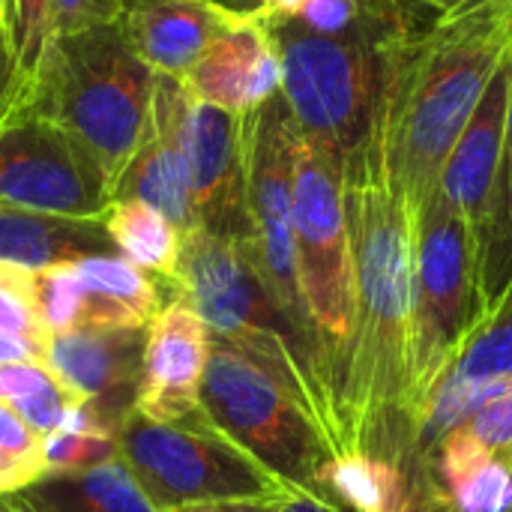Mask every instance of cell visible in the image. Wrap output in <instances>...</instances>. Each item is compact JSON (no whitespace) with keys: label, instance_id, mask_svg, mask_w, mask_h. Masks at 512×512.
<instances>
[{"label":"cell","instance_id":"cell-2","mask_svg":"<svg viewBox=\"0 0 512 512\" xmlns=\"http://www.w3.org/2000/svg\"><path fill=\"white\" fill-rule=\"evenodd\" d=\"M512 45V0H486L384 51V150L411 210L444 165Z\"/></svg>","mask_w":512,"mask_h":512},{"label":"cell","instance_id":"cell-41","mask_svg":"<svg viewBox=\"0 0 512 512\" xmlns=\"http://www.w3.org/2000/svg\"><path fill=\"white\" fill-rule=\"evenodd\" d=\"M0 512H36L24 498L18 495H0Z\"/></svg>","mask_w":512,"mask_h":512},{"label":"cell","instance_id":"cell-8","mask_svg":"<svg viewBox=\"0 0 512 512\" xmlns=\"http://www.w3.org/2000/svg\"><path fill=\"white\" fill-rule=\"evenodd\" d=\"M480 237L435 189L414 210V423L480 324Z\"/></svg>","mask_w":512,"mask_h":512},{"label":"cell","instance_id":"cell-30","mask_svg":"<svg viewBox=\"0 0 512 512\" xmlns=\"http://www.w3.org/2000/svg\"><path fill=\"white\" fill-rule=\"evenodd\" d=\"M117 12H120V0H48V24H45L48 42L57 36L108 27L117 21Z\"/></svg>","mask_w":512,"mask_h":512},{"label":"cell","instance_id":"cell-6","mask_svg":"<svg viewBox=\"0 0 512 512\" xmlns=\"http://www.w3.org/2000/svg\"><path fill=\"white\" fill-rule=\"evenodd\" d=\"M282 63V96L312 144L342 168L381 138L384 51L327 39L288 18H264Z\"/></svg>","mask_w":512,"mask_h":512},{"label":"cell","instance_id":"cell-28","mask_svg":"<svg viewBox=\"0 0 512 512\" xmlns=\"http://www.w3.org/2000/svg\"><path fill=\"white\" fill-rule=\"evenodd\" d=\"M0 330L18 333L45 351L51 333L36 300V270L0 261Z\"/></svg>","mask_w":512,"mask_h":512},{"label":"cell","instance_id":"cell-11","mask_svg":"<svg viewBox=\"0 0 512 512\" xmlns=\"http://www.w3.org/2000/svg\"><path fill=\"white\" fill-rule=\"evenodd\" d=\"M108 207L105 171L66 129L33 111L0 120V210L102 219Z\"/></svg>","mask_w":512,"mask_h":512},{"label":"cell","instance_id":"cell-9","mask_svg":"<svg viewBox=\"0 0 512 512\" xmlns=\"http://www.w3.org/2000/svg\"><path fill=\"white\" fill-rule=\"evenodd\" d=\"M117 456L159 512L204 501L279 498L288 483L228 441L204 411L159 423L132 411L114 432Z\"/></svg>","mask_w":512,"mask_h":512},{"label":"cell","instance_id":"cell-14","mask_svg":"<svg viewBox=\"0 0 512 512\" xmlns=\"http://www.w3.org/2000/svg\"><path fill=\"white\" fill-rule=\"evenodd\" d=\"M186 105H189V93L183 81L174 75H156L147 129L141 135L138 150L132 153L129 165L123 168V174L111 189V201H123V198L144 201L159 213H165L183 234L198 228L189 162L180 138Z\"/></svg>","mask_w":512,"mask_h":512},{"label":"cell","instance_id":"cell-37","mask_svg":"<svg viewBox=\"0 0 512 512\" xmlns=\"http://www.w3.org/2000/svg\"><path fill=\"white\" fill-rule=\"evenodd\" d=\"M24 360H42L45 363V351L18 336V333H9V330H0V366H9V363H24Z\"/></svg>","mask_w":512,"mask_h":512},{"label":"cell","instance_id":"cell-16","mask_svg":"<svg viewBox=\"0 0 512 512\" xmlns=\"http://www.w3.org/2000/svg\"><path fill=\"white\" fill-rule=\"evenodd\" d=\"M195 102L246 117L282 90V63L261 15H240L180 78Z\"/></svg>","mask_w":512,"mask_h":512},{"label":"cell","instance_id":"cell-33","mask_svg":"<svg viewBox=\"0 0 512 512\" xmlns=\"http://www.w3.org/2000/svg\"><path fill=\"white\" fill-rule=\"evenodd\" d=\"M405 512H456L438 492V486L423 462L411 474V501H408Z\"/></svg>","mask_w":512,"mask_h":512},{"label":"cell","instance_id":"cell-10","mask_svg":"<svg viewBox=\"0 0 512 512\" xmlns=\"http://www.w3.org/2000/svg\"><path fill=\"white\" fill-rule=\"evenodd\" d=\"M246 147V204H249V249L252 258L300 339L315 357L312 327L300 288L297 237H294V168L300 147V126L282 90L261 108L243 117ZM318 363V360H315ZM321 372V369H318Z\"/></svg>","mask_w":512,"mask_h":512},{"label":"cell","instance_id":"cell-35","mask_svg":"<svg viewBox=\"0 0 512 512\" xmlns=\"http://www.w3.org/2000/svg\"><path fill=\"white\" fill-rule=\"evenodd\" d=\"M285 495V492H282ZM279 498H237V501H204V504H186L168 512H279Z\"/></svg>","mask_w":512,"mask_h":512},{"label":"cell","instance_id":"cell-36","mask_svg":"<svg viewBox=\"0 0 512 512\" xmlns=\"http://www.w3.org/2000/svg\"><path fill=\"white\" fill-rule=\"evenodd\" d=\"M279 512H345L336 507L330 498H324L315 489H303V486H288L282 501H279Z\"/></svg>","mask_w":512,"mask_h":512},{"label":"cell","instance_id":"cell-29","mask_svg":"<svg viewBox=\"0 0 512 512\" xmlns=\"http://www.w3.org/2000/svg\"><path fill=\"white\" fill-rule=\"evenodd\" d=\"M36 300L48 333H66L81 324L84 315V285L72 264L48 267L36 273Z\"/></svg>","mask_w":512,"mask_h":512},{"label":"cell","instance_id":"cell-42","mask_svg":"<svg viewBox=\"0 0 512 512\" xmlns=\"http://www.w3.org/2000/svg\"><path fill=\"white\" fill-rule=\"evenodd\" d=\"M510 297H512V291H510Z\"/></svg>","mask_w":512,"mask_h":512},{"label":"cell","instance_id":"cell-23","mask_svg":"<svg viewBox=\"0 0 512 512\" xmlns=\"http://www.w3.org/2000/svg\"><path fill=\"white\" fill-rule=\"evenodd\" d=\"M411 474L387 456L369 450H339L321 471L315 492L345 512H405L411 501Z\"/></svg>","mask_w":512,"mask_h":512},{"label":"cell","instance_id":"cell-38","mask_svg":"<svg viewBox=\"0 0 512 512\" xmlns=\"http://www.w3.org/2000/svg\"><path fill=\"white\" fill-rule=\"evenodd\" d=\"M222 6H228L231 12L240 15H261V18H285L297 0H219Z\"/></svg>","mask_w":512,"mask_h":512},{"label":"cell","instance_id":"cell-15","mask_svg":"<svg viewBox=\"0 0 512 512\" xmlns=\"http://www.w3.org/2000/svg\"><path fill=\"white\" fill-rule=\"evenodd\" d=\"M210 342V327L177 288L147 327L144 375L135 411L159 423H177L201 414V381L210 360Z\"/></svg>","mask_w":512,"mask_h":512},{"label":"cell","instance_id":"cell-1","mask_svg":"<svg viewBox=\"0 0 512 512\" xmlns=\"http://www.w3.org/2000/svg\"><path fill=\"white\" fill-rule=\"evenodd\" d=\"M357 336L342 396V450L414 468V210L390 174L384 135L342 168Z\"/></svg>","mask_w":512,"mask_h":512},{"label":"cell","instance_id":"cell-3","mask_svg":"<svg viewBox=\"0 0 512 512\" xmlns=\"http://www.w3.org/2000/svg\"><path fill=\"white\" fill-rule=\"evenodd\" d=\"M177 288L204 318L213 339H222L288 384L342 450L339 420L318 363L300 333L276 306L246 240L192 228L183 234Z\"/></svg>","mask_w":512,"mask_h":512},{"label":"cell","instance_id":"cell-12","mask_svg":"<svg viewBox=\"0 0 512 512\" xmlns=\"http://www.w3.org/2000/svg\"><path fill=\"white\" fill-rule=\"evenodd\" d=\"M144 345L147 327H75L48 339L45 366L75 402L87 405L105 429L117 432L138 402Z\"/></svg>","mask_w":512,"mask_h":512},{"label":"cell","instance_id":"cell-40","mask_svg":"<svg viewBox=\"0 0 512 512\" xmlns=\"http://www.w3.org/2000/svg\"><path fill=\"white\" fill-rule=\"evenodd\" d=\"M12 30H15V21H12V0H0V39L9 42V48H12Z\"/></svg>","mask_w":512,"mask_h":512},{"label":"cell","instance_id":"cell-24","mask_svg":"<svg viewBox=\"0 0 512 512\" xmlns=\"http://www.w3.org/2000/svg\"><path fill=\"white\" fill-rule=\"evenodd\" d=\"M102 222L117 255L147 270L150 276H159L168 282L177 279L183 231L165 213H159L156 207L144 201L123 198V201H111Z\"/></svg>","mask_w":512,"mask_h":512},{"label":"cell","instance_id":"cell-25","mask_svg":"<svg viewBox=\"0 0 512 512\" xmlns=\"http://www.w3.org/2000/svg\"><path fill=\"white\" fill-rule=\"evenodd\" d=\"M480 324L492 318L512 291V102L504 138V156L489 204V216L480 234ZM477 324V327H480Z\"/></svg>","mask_w":512,"mask_h":512},{"label":"cell","instance_id":"cell-19","mask_svg":"<svg viewBox=\"0 0 512 512\" xmlns=\"http://www.w3.org/2000/svg\"><path fill=\"white\" fill-rule=\"evenodd\" d=\"M72 267L84 285V315L78 327L144 330L177 294V282L150 276L123 255H90Z\"/></svg>","mask_w":512,"mask_h":512},{"label":"cell","instance_id":"cell-4","mask_svg":"<svg viewBox=\"0 0 512 512\" xmlns=\"http://www.w3.org/2000/svg\"><path fill=\"white\" fill-rule=\"evenodd\" d=\"M153 84L156 72L132 54L117 24L93 27L48 42L21 111L66 129L114 189L147 129Z\"/></svg>","mask_w":512,"mask_h":512},{"label":"cell","instance_id":"cell-39","mask_svg":"<svg viewBox=\"0 0 512 512\" xmlns=\"http://www.w3.org/2000/svg\"><path fill=\"white\" fill-rule=\"evenodd\" d=\"M9 81H12V48H9V42L0 39V117H3V108H6Z\"/></svg>","mask_w":512,"mask_h":512},{"label":"cell","instance_id":"cell-13","mask_svg":"<svg viewBox=\"0 0 512 512\" xmlns=\"http://www.w3.org/2000/svg\"><path fill=\"white\" fill-rule=\"evenodd\" d=\"M180 138L189 162L198 228L249 243L252 225L246 204L243 117L195 102L189 96Z\"/></svg>","mask_w":512,"mask_h":512},{"label":"cell","instance_id":"cell-31","mask_svg":"<svg viewBox=\"0 0 512 512\" xmlns=\"http://www.w3.org/2000/svg\"><path fill=\"white\" fill-rule=\"evenodd\" d=\"M399 12V24L405 36H417L429 27H435L444 18L462 15L486 0H393Z\"/></svg>","mask_w":512,"mask_h":512},{"label":"cell","instance_id":"cell-21","mask_svg":"<svg viewBox=\"0 0 512 512\" xmlns=\"http://www.w3.org/2000/svg\"><path fill=\"white\" fill-rule=\"evenodd\" d=\"M423 465L456 512H512V462L477 441L450 432Z\"/></svg>","mask_w":512,"mask_h":512},{"label":"cell","instance_id":"cell-18","mask_svg":"<svg viewBox=\"0 0 512 512\" xmlns=\"http://www.w3.org/2000/svg\"><path fill=\"white\" fill-rule=\"evenodd\" d=\"M237 18L219 0H120L114 24L144 66L183 78Z\"/></svg>","mask_w":512,"mask_h":512},{"label":"cell","instance_id":"cell-27","mask_svg":"<svg viewBox=\"0 0 512 512\" xmlns=\"http://www.w3.org/2000/svg\"><path fill=\"white\" fill-rule=\"evenodd\" d=\"M512 378V297L486 318L459 351L444 381H495Z\"/></svg>","mask_w":512,"mask_h":512},{"label":"cell","instance_id":"cell-22","mask_svg":"<svg viewBox=\"0 0 512 512\" xmlns=\"http://www.w3.org/2000/svg\"><path fill=\"white\" fill-rule=\"evenodd\" d=\"M21 498L36 512H159L120 456L63 474H42Z\"/></svg>","mask_w":512,"mask_h":512},{"label":"cell","instance_id":"cell-34","mask_svg":"<svg viewBox=\"0 0 512 512\" xmlns=\"http://www.w3.org/2000/svg\"><path fill=\"white\" fill-rule=\"evenodd\" d=\"M42 474H45L42 468H36V465L24 462V459L12 456L6 450H0V495H18V492H24Z\"/></svg>","mask_w":512,"mask_h":512},{"label":"cell","instance_id":"cell-5","mask_svg":"<svg viewBox=\"0 0 512 512\" xmlns=\"http://www.w3.org/2000/svg\"><path fill=\"white\" fill-rule=\"evenodd\" d=\"M294 237L315 360L339 420L357 336L354 255L342 201V165L303 132L294 168Z\"/></svg>","mask_w":512,"mask_h":512},{"label":"cell","instance_id":"cell-20","mask_svg":"<svg viewBox=\"0 0 512 512\" xmlns=\"http://www.w3.org/2000/svg\"><path fill=\"white\" fill-rule=\"evenodd\" d=\"M90 255H117L102 219H69L27 210H0V261L24 270L75 264Z\"/></svg>","mask_w":512,"mask_h":512},{"label":"cell","instance_id":"cell-26","mask_svg":"<svg viewBox=\"0 0 512 512\" xmlns=\"http://www.w3.org/2000/svg\"><path fill=\"white\" fill-rule=\"evenodd\" d=\"M12 81H9V93H6V108L3 117L18 114L27 99L30 90L36 84L39 75V63L48 45V0H12ZM0 117V120H3Z\"/></svg>","mask_w":512,"mask_h":512},{"label":"cell","instance_id":"cell-17","mask_svg":"<svg viewBox=\"0 0 512 512\" xmlns=\"http://www.w3.org/2000/svg\"><path fill=\"white\" fill-rule=\"evenodd\" d=\"M510 102H512V45L507 54L501 57L486 93L480 96L465 132L459 135L438 192L441 198L462 213L477 237L483 234L486 216H489V204H492V192H495V180H498V168H501V156H504V138H507V120H510Z\"/></svg>","mask_w":512,"mask_h":512},{"label":"cell","instance_id":"cell-32","mask_svg":"<svg viewBox=\"0 0 512 512\" xmlns=\"http://www.w3.org/2000/svg\"><path fill=\"white\" fill-rule=\"evenodd\" d=\"M0 450L48 471L45 465V438L39 432H33L21 414L15 408H9L6 402H0Z\"/></svg>","mask_w":512,"mask_h":512},{"label":"cell","instance_id":"cell-7","mask_svg":"<svg viewBox=\"0 0 512 512\" xmlns=\"http://www.w3.org/2000/svg\"><path fill=\"white\" fill-rule=\"evenodd\" d=\"M204 417L288 486L315 489L336 453L306 402L261 363L213 339L201 381Z\"/></svg>","mask_w":512,"mask_h":512}]
</instances>
